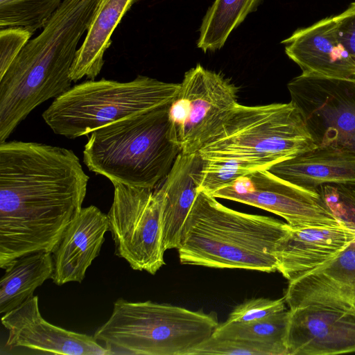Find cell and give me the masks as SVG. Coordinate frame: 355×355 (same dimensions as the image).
<instances>
[{
	"instance_id": "obj_26",
	"label": "cell",
	"mask_w": 355,
	"mask_h": 355,
	"mask_svg": "<svg viewBox=\"0 0 355 355\" xmlns=\"http://www.w3.org/2000/svg\"><path fill=\"white\" fill-rule=\"evenodd\" d=\"M256 171L259 169L236 161L202 159L201 166L194 175V178L198 189L211 195L240 177Z\"/></svg>"
},
{
	"instance_id": "obj_28",
	"label": "cell",
	"mask_w": 355,
	"mask_h": 355,
	"mask_svg": "<svg viewBox=\"0 0 355 355\" xmlns=\"http://www.w3.org/2000/svg\"><path fill=\"white\" fill-rule=\"evenodd\" d=\"M284 297L270 300L254 298L245 301L231 312L227 322H250L286 310Z\"/></svg>"
},
{
	"instance_id": "obj_9",
	"label": "cell",
	"mask_w": 355,
	"mask_h": 355,
	"mask_svg": "<svg viewBox=\"0 0 355 355\" xmlns=\"http://www.w3.org/2000/svg\"><path fill=\"white\" fill-rule=\"evenodd\" d=\"M113 185L107 215L115 254L133 270L155 275L165 264L159 198L154 189Z\"/></svg>"
},
{
	"instance_id": "obj_8",
	"label": "cell",
	"mask_w": 355,
	"mask_h": 355,
	"mask_svg": "<svg viewBox=\"0 0 355 355\" xmlns=\"http://www.w3.org/2000/svg\"><path fill=\"white\" fill-rule=\"evenodd\" d=\"M237 87L200 64L187 71L168 105L170 135L180 153L198 152L237 102Z\"/></svg>"
},
{
	"instance_id": "obj_6",
	"label": "cell",
	"mask_w": 355,
	"mask_h": 355,
	"mask_svg": "<svg viewBox=\"0 0 355 355\" xmlns=\"http://www.w3.org/2000/svg\"><path fill=\"white\" fill-rule=\"evenodd\" d=\"M218 324L215 312L119 299L94 337L111 354L186 355L209 338Z\"/></svg>"
},
{
	"instance_id": "obj_29",
	"label": "cell",
	"mask_w": 355,
	"mask_h": 355,
	"mask_svg": "<svg viewBox=\"0 0 355 355\" xmlns=\"http://www.w3.org/2000/svg\"><path fill=\"white\" fill-rule=\"evenodd\" d=\"M32 35L19 27L1 28L0 31V77L31 40Z\"/></svg>"
},
{
	"instance_id": "obj_10",
	"label": "cell",
	"mask_w": 355,
	"mask_h": 355,
	"mask_svg": "<svg viewBox=\"0 0 355 355\" xmlns=\"http://www.w3.org/2000/svg\"><path fill=\"white\" fill-rule=\"evenodd\" d=\"M287 88L317 146H338L355 153V77L301 74Z\"/></svg>"
},
{
	"instance_id": "obj_30",
	"label": "cell",
	"mask_w": 355,
	"mask_h": 355,
	"mask_svg": "<svg viewBox=\"0 0 355 355\" xmlns=\"http://www.w3.org/2000/svg\"><path fill=\"white\" fill-rule=\"evenodd\" d=\"M334 19L343 44L355 64V1Z\"/></svg>"
},
{
	"instance_id": "obj_3",
	"label": "cell",
	"mask_w": 355,
	"mask_h": 355,
	"mask_svg": "<svg viewBox=\"0 0 355 355\" xmlns=\"http://www.w3.org/2000/svg\"><path fill=\"white\" fill-rule=\"evenodd\" d=\"M291 230L286 223L228 208L198 189L178 248L181 264L277 270V250Z\"/></svg>"
},
{
	"instance_id": "obj_2",
	"label": "cell",
	"mask_w": 355,
	"mask_h": 355,
	"mask_svg": "<svg viewBox=\"0 0 355 355\" xmlns=\"http://www.w3.org/2000/svg\"><path fill=\"white\" fill-rule=\"evenodd\" d=\"M98 0H64L0 77V142L38 105L71 87L78 43Z\"/></svg>"
},
{
	"instance_id": "obj_5",
	"label": "cell",
	"mask_w": 355,
	"mask_h": 355,
	"mask_svg": "<svg viewBox=\"0 0 355 355\" xmlns=\"http://www.w3.org/2000/svg\"><path fill=\"white\" fill-rule=\"evenodd\" d=\"M317 146L291 102L237 103L198 153L204 160H232L268 170Z\"/></svg>"
},
{
	"instance_id": "obj_18",
	"label": "cell",
	"mask_w": 355,
	"mask_h": 355,
	"mask_svg": "<svg viewBox=\"0 0 355 355\" xmlns=\"http://www.w3.org/2000/svg\"><path fill=\"white\" fill-rule=\"evenodd\" d=\"M299 187L319 189L327 184L355 186V153L334 145L315 148L278 162L268 169Z\"/></svg>"
},
{
	"instance_id": "obj_12",
	"label": "cell",
	"mask_w": 355,
	"mask_h": 355,
	"mask_svg": "<svg viewBox=\"0 0 355 355\" xmlns=\"http://www.w3.org/2000/svg\"><path fill=\"white\" fill-rule=\"evenodd\" d=\"M288 355L355 352V307L310 304L290 310Z\"/></svg>"
},
{
	"instance_id": "obj_20",
	"label": "cell",
	"mask_w": 355,
	"mask_h": 355,
	"mask_svg": "<svg viewBox=\"0 0 355 355\" xmlns=\"http://www.w3.org/2000/svg\"><path fill=\"white\" fill-rule=\"evenodd\" d=\"M139 0H98L85 37L78 49L69 76L72 82L94 80L104 64L112 34L125 14Z\"/></svg>"
},
{
	"instance_id": "obj_4",
	"label": "cell",
	"mask_w": 355,
	"mask_h": 355,
	"mask_svg": "<svg viewBox=\"0 0 355 355\" xmlns=\"http://www.w3.org/2000/svg\"><path fill=\"white\" fill-rule=\"evenodd\" d=\"M168 105L91 132L83 150L86 166L112 184L154 189L180 153L170 135Z\"/></svg>"
},
{
	"instance_id": "obj_1",
	"label": "cell",
	"mask_w": 355,
	"mask_h": 355,
	"mask_svg": "<svg viewBox=\"0 0 355 355\" xmlns=\"http://www.w3.org/2000/svg\"><path fill=\"white\" fill-rule=\"evenodd\" d=\"M89 177L73 150L0 144V250L12 259L53 252L83 209Z\"/></svg>"
},
{
	"instance_id": "obj_27",
	"label": "cell",
	"mask_w": 355,
	"mask_h": 355,
	"mask_svg": "<svg viewBox=\"0 0 355 355\" xmlns=\"http://www.w3.org/2000/svg\"><path fill=\"white\" fill-rule=\"evenodd\" d=\"M320 190L338 220L355 230L354 187L327 184L320 187Z\"/></svg>"
},
{
	"instance_id": "obj_17",
	"label": "cell",
	"mask_w": 355,
	"mask_h": 355,
	"mask_svg": "<svg viewBox=\"0 0 355 355\" xmlns=\"http://www.w3.org/2000/svg\"><path fill=\"white\" fill-rule=\"evenodd\" d=\"M355 242V230L333 226L291 228L279 244L277 271L291 281L337 257Z\"/></svg>"
},
{
	"instance_id": "obj_13",
	"label": "cell",
	"mask_w": 355,
	"mask_h": 355,
	"mask_svg": "<svg viewBox=\"0 0 355 355\" xmlns=\"http://www.w3.org/2000/svg\"><path fill=\"white\" fill-rule=\"evenodd\" d=\"M8 331L6 346L35 354L108 355L110 352L94 336L69 331L44 320L33 295L1 319Z\"/></svg>"
},
{
	"instance_id": "obj_15",
	"label": "cell",
	"mask_w": 355,
	"mask_h": 355,
	"mask_svg": "<svg viewBox=\"0 0 355 355\" xmlns=\"http://www.w3.org/2000/svg\"><path fill=\"white\" fill-rule=\"evenodd\" d=\"M284 297L290 310L310 304L355 307V242L324 265L289 281Z\"/></svg>"
},
{
	"instance_id": "obj_16",
	"label": "cell",
	"mask_w": 355,
	"mask_h": 355,
	"mask_svg": "<svg viewBox=\"0 0 355 355\" xmlns=\"http://www.w3.org/2000/svg\"><path fill=\"white\" fill-rule=\"evenodd\" d=\"M109 231L107 215L98 207H83L69 224L52 252L54 284L81 283L85 272L98 256Z\"/></svg>"
},
{
	"instance_id": "obj_7",
	"label": "cell",
	"mask_w": 355,
	"mask_h": 355,
	"mask_svg": "<svg viewBox=\"0 0 355 355\" xmlns=\"http://www.w3.org/2000/svg\"><path fill=\"white\" fill-rule=\"evenodd\" d=\"M179 88L180 83L141 75L128 82L89 80L55 98L42 113V118L55 134L75 139L167 105Z\"/></svg>"
},
{
	"instance_id": "obj_19",
	"label": "cell",
	"mask_w": 355,
	"mask_h": 355,
	"mask_svg": "<svg viewBox=\"0 0 355 355\" xmlns=\"http://www.w3.org/2000/svg\"><path fill=\"white\" fill-rule=\"evenodd\" d=\"M201 164L198 152L180 153L162 186L155 190L160 203L165 250L179 246L183 225L198 193L194 175Z\"/></svg>"
},
{
	"instance_id": "obj_25",
	"label": "cell",
	"mask_w": 355,
	"mask_h": 355,
	"mask_svg": "<svg viewBox=\"0 0 355 355\" xmlns=\"http://www.w3.org/2000/svg\"><path fill=\"white\" fill-rule=\"evenodd\" d=\"M288 355L284 347L243 339L211 336L186 355Z\"/></svg>"
},
{
	"instance_id": "obj_21",
	"label": "cell",
	"mask_w": 355,
	"mask_h": 355,
	"mask_svg": "<svg viewBox=\"0 0 355 355\" xmlns=\"http://www.w3.org/2000/svg\"><path fill=\"white\" fill-rule=\"evenodd\" d=\"M0 280V313L4 314L33 296L53 271L52 253L37 252L20 257L4 269Z\"/></svg>"
},
{
	"instance_id": "obj_11",
	"label": "cell",
	"mask_w": 355,
	"mask_h": 355,
	"mask_svg": "<svg viewBox=\"0 0 355 355\" xmlns=\"http://www.w3.org/2000/svg\"><path fill=\"white\" fill-rule=\"evenodd\" d=\"M283 218L293 229L333 226L341 223L319 189H305L287 182L268 170L240 177L211 194Z\"/></svg>"
},
{
	"instance_id": "obj_24",
	"label": "cell",
	"mask_w": 355,
	"mask_h": 355,
	"mask_svg": "<svg viewBox=\"0 0 355 355\" xmlns=\"http://www.w3.org/2000/svg\"><path fill=\"white\" fill-rule=\"evenodd\" d=\"M64 0H0V28L42 29Z\"/></svg>"
},
{
	"instance_id": "obj_22",
	"label": "cell",
	"mask_w": 355,
	"mask_h": 355,
	"mask_svg": "<svg viewBox=\"0 0 355 355\" xmlns=\"http://www.w3.org/2000/svg\"><path fill=\"white\" fill-rule=\"evenodd\" d=\"M262 0H215L200 27L198 48L205 53L220 49L230 33Z\"/></svg>"
},
{
	"instance_id": "obj_14",
	"label": "cell",
	"mask_w": 355,
	"mask_h": 355,
	"mask_svg": "<svg viewBox=\"0 0 355 355\" xmlns=\"http://www.w3.org/2000/svg\"><path fill=\"white\" fill-rule=\"evenodd\" d=\"M282 43L287 56L302 69V74L355 77V64L343 44L334 15L298 28Z\"/></svg>"
},
{
	"instance_id": "obj_23",
	"label": "cell",
	"mask_w": 355,
	"mask_h": 355,
	"mask_svg": "<svg viewBox=\"0 0 355 355\" xmlns=\"http://www.w3.org/2000/svg\"><path fill=\"white\" fill-rule=\"evenodd\" d=\"M289 318L290 310H284L250 322L225 321L218 324L212 336L266 343L287 348L286 340Z\"/></svg>"
}]
</instances>
